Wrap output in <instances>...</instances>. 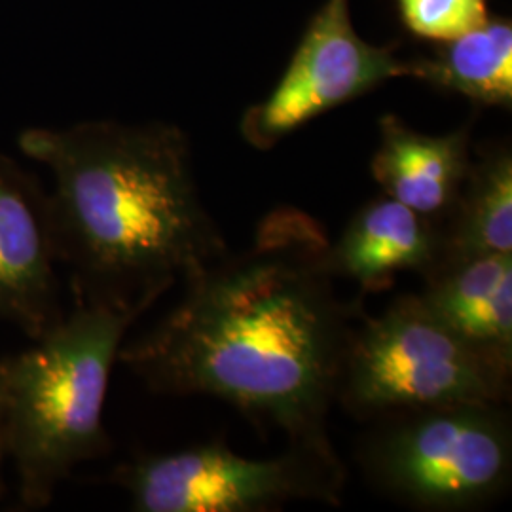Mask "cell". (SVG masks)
Returning <instances> with one entry per match:
<instances>
[{
  "label": "cell",
  "instance_id": "6da1fadb",
  "mask_svg": "<svg viewBox=\"0 0 512 512\" xmlns=\"http://www.w3.org/2000/svg\"><path fill=\"white\" fill-rule=\"evenodd\" d=\"M330 239L319 220L279 207L253 243L184 279L175 308L118 363L156 395H205L232 404L289 446L334 454L330 408L363 296L336 291Z\"/></svg>",
  "mask_w": 512,
  "mask_h": 512
},
{
  "label": "cell",
  "instance_id": "52a82bcc",
  "mask_svg": "<svg viewBox=\"0 0 512 512\" xmlns=\"http://www.w3.org/2000/svg\"><path fill=\"white\" fill-rule=\"evenodd\" d=\"M412 74L414 61L401 59L397 44L374 46L357 35L349 0H327L274 92L245 110L241 135L256 150H270L313 118Z\"/></svg>",
  "mask_w": 512,
  "mask_h": 512
},
{
  "label": "cell",
  "instance_id": "8992f818",
  "mask_svg": "<svg viewBox=\"0 0 512 512\" xmlns=\"http://www.w3.org/2000/svg\"><path fill=\"white\" fill-rule=\"evenodd\" d=\"M109 482L137 512H268L293 501L340 505L346 469L336 452L287 444L275 458L251 459L209 442L120 463Z\"/></svg>",
  "mask_w": 512,
  "mask_h": 512
},
{
  "label": "cell",
  "instance_id": "ba28073f",
  "mask_svg": "<svg viewBox=\"0 0 512 512\" xmlns=\"http://www.w3.org/2000/svg\"><path fill=\"white\" fill-rule=\"evenodd\" d=\"M55 264L48 192L0 152V323L33 342L65 317Z\"/></svg>",
  "mask_w": 512,
  "mask_h": 512
},
{
  "label": "cell",
  "instance_id": "277c9868",
  "mask_svg": "<svg viewBox=\"0 0 512 512\" xmlns=\"http://www.w3.org/2000/svg\"><path fill=\"white\" fill-rule=\"evenodd\" d=\"M359 463L372 486L421 511H475L511 486L505 404H437L370 420Z\"/></svg>",
  "mask_w": 512,
  "mask_h": 512
},
{
  "label": "cell",
  "instance_id": "7a4b0ae2",
  "mask_svg": "<svg viewBox=\"0 0 512 512\" xmlns=\"http://www.w3.org/2000/svg\"><path fill=\"white\" fill-rule=\"evenodd\" d=\"M18 145L52 171L55 258L74 304L141 317L228 251L200 198L183 129L99 120L25 129Z\"/></svg>",
  "mask_w": 512,
  "mask_h": 512
},
{
  "label": "cell",
  "instance_id": "8fae6325",
  "mask_svg": "<svg viewBox=\"0 0 512 512\" xmlns=\"http://www.w3.org/2000/svg\"><path fill=\"white\" fill-rule=\"evenodd\" d=\"M471 160V124L446 135H425L387 114L380 120V147L370 171L385 196L439 224L456 200Z\"/></svg>",
  "mask_w": 512,
  "mask_h": 512
},
{
  "label": "cell",
  "instance_id": "5bb4252c",
  "mask_svg": "<svg viewBox=\"0 0 512 512\" xmlns=\"http://www.w3.org/2000/svg\"><path fill=\"white\" fill-rule=\"evenodd\" d=\"M406 29L425 40L448 42L490 19L488 0H397Z\"/></svg>",
  "mask_w": 512,
  "mask_h": 512
},
{
  "label": "cell",
  "instance_id": "5b68a950",
  "mask_svg": "<svg viewBox=\"0 0 512 512\" xmlns=\"http://www.w3.org/2000/svg\"><path fill=\"white\" fill-rule=\"evenodd\" d=\"M511 376L467 346L420 294L366 315L349 336L336 403L370 421L395 410L456 403L505 404Z\"/></svg>",
  "mask_w": 512,
  "mask_h": 512
},
{
  "label": "cell",
  "instance_id": "7c38bea8",
  "mask_svg": "<svg viewBox=\"0 0 512 512\" xmlns=\"http://www.w3.org/2000/svg\"><path fill=\"white\" fill-rule=\"evenodd\" d=\"M437 226V260L512 253L511 148L492 145L478 152L450 211Z\"/></svg>",
  "mask_w": 512,
  "mask_h": 512
},
{
  "label": "cell",
  "instance_id": "9a60e30c",
  "mask_svg": "<svg viewBox=\"0 0 512 512\" xmlns=\"http://www.w3.org/2000/svg\"><path fill=\"white\" fill-rule=\"evenodd\" d=\"M6 376H8V359H0V499L6 495V482L2 475L4 461L8 459L6 448Z\"/></svg>",
  "mask_w": 512,
  "mask_h": 512
},
{
  "label": "cell",
  "instance_id": "3957f363",
  "mask_svg": "<svg viewBox=\"0 0 512 512\" xmlns=\"http://www.w3.org/2000/svg\"><path fill=\"white\" fill-rule=\"evenodd\" d=\"M137 313L74 304L35 346L8 359L6 448L19 511H40L80 463L109 454L110 372Z\"/></svg>",
  "mask_w": 512,
  "mask_h": 512
},
{
  "label": "cell",
  "instance_id": "9c48e42d",
  "mask_svg": "<svg viewBox=\"0 0 512 512\" xmlns=\"http://www.w3.org/2000/svg\"><path fill=\"white\" fill-rule=\"evenodd\" d=\"M421 300L501 372H512V253L440 258Z\"/></svg>",
  "mask_w": 512,
  "mask_h": 512
},
{
  "label": "cell",
  "instance_id": "30bf717a",
  "mask_svg": "<svg viewBox=\"0 0 512 512\" xmlns=\"http://www.w3.org/2000/svg\"><path fill=\"white\" fill-rule=\"evenodd\" d=\"M439 253L437 222L382 196L363 205L340 239L330 243V264L338 279L372 294L389 289L399 272L425 274Z\"/></svg>",
  "mask_w": 512,
  "mask_h": 512
},
{
  "label": "cell",
  "instance_id": "4fadbf2b",
  "mask_svg": "<svg viewBox=\"0 0 512 512\" xmlns=\"http://www.w3.org/2000/svg\"><path fill=\"white\" fill-rule=\"evenodd\" d=\"M414 61L412 78L459 93L484 107L512 105L511 19L490 18L475 31L444 42Z\"/></svg>",
  "mask_w": 512,
  "mask_h": 512
}]
</instances>
